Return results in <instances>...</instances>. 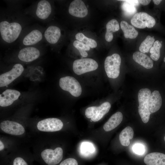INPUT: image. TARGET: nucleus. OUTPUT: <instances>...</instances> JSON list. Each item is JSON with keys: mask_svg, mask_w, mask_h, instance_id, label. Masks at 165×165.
<instances>
[{"mask_svg": "<svg viewBox=\"0 0 165 165\" xmlns=\"http://www.w3.org/2000/svg\"><path fill=\"white\" fill-rule=\"evenodd\" d=\"M22 30L21 25L16 21L6 19L0 21V35L2 40L5 42L10 43L16 41Z\"/></svg>", "mask_w": 165, "mask_h": 165, "instance_id": "f257e3e1", "label": "nucleus"}, {"mask_svg": "<svg viewBox=\"0 0 165 165\" xmlns=\"http://www.w3.org/2000/svg\"><path fill=\"white\" fill-rule=\"evenodd\" d=\"M151 94L150 90L147 88L141 89L138 94V113L144 123H148L149 119L150 112L148 108V100Z\"/></svg>", "mask_w": 165, "mask_h": 165, "instance_id": "f03ea898", "label": "nucleus"}, {"mask_svg": "<svg viewBox=\"0 0 165 165\" xmlns=\"http://www.w3.org/2000/svg\"><path fill=\"white\" fill-rule=\"evenodd\" d=\"M121 63V57L117 53H114L106 57L105 61L104 67L108 77L115 79L118 77L120 73Z\"/></svg>", "mask_w": 165, "mask_h": 165, "instance_id": "7ed1b4c3", "label": "nucleus"}, {"mask_svg": "<svg viewBox=\"0 0 165 165\" xmlns=\"http://www.w3.org/2000/svg\"><path fill=\"white\" fill-rule=\"evenodd\" d=\"M59 84L62 89L69 92L74 97H78L81 94L82 89L81 85L73 77L67 76L61 78Z\"/></svg>", "mask_w": 165, "mask_h": 165, "instance_id": "20e7f679", "label": "nucleus"}, {"mask_svg": "<svg viewBox=\"0 0 165 165\" xmlns=\"http://www.w3.org/2000/svg\"><path fill=\"white\" fill-rule=\"evenodd\" d=\"M98 67L97 62L90 58H85L75 60L73 64V69L77 75L94 71Z\"/></svg>", "mask_w": 165, "mask_h": 165, "instance_id": "39448f33", "label": "nucleus"}, {"mask_svg": "<svg viewBox=\"0 0 165 165\" xmlns=\"http://www.w3.org/2000/svg\"><path fill=\"white\" fill-rule=\"evenodd\" d=\"M111 107L108 102L103 103L99 106H92L87 108L85 111L86 117L92 121L96 122L101 119L109 112Z\"/></svg>", "mask_w": 165, "mask_h": 165, "instance_id": "423d86ee", "label": "nucleus"}, {"mask_svg": "<svg viewBox=\"0 0 165 165\" xmlns=\"http://www.w3.org/2000/svg\"><path fill=\"white\" fill-rule=\"evenodd\" d=\"M131 23L139 28H152L156 24L154 18L147 13L140 12L134 14L131 19Z\"/></svg>", "mask_w": 165, "mask_h": 165, "instance_id": "0eeeda50", "label": "nucleus"}, {"mask_svg": "<svg viewBox=\"0 0 165 165\" xmlns=\"http://www.w3.org/2000/svg\"><path fill=\"white\" fill-rule=\"evenodd\" d=\"M41 155L43 161L47 165H56L62 160L63 151L59 147L54 150L47 149L42 151Z\"/></svg>", "mask_w": 165, "mask_h": 165, "instance_id": "6e6552de", "label": "nucleus"}, {"mask_svg": "<svg viewBox=\"0 0 165 165\" xmlns=\"http://www.w3.org/2000/svg\"><path fill=\"white\" fill-rule=\"evenodd\" d=\"M24 70L23 66L20 64H15L9 71L0 75V87L6 86L18 77Z\"/></svg>", "mask_w": 165, "mask_h": 165, "instance_id": "1a4fd4ad", "label": "nucleus"}, {"mask_svg": "<svg viewBox=\"0 0 165 165\" xmlns=\"http://www.w3.org/2000/svg\"><path fill=\"white\" fill-rule=\"evenodd\" d=\"M63 125V123L60 119L52 118L39 121L37 124V127L41 131L52 132L60 130Z\"/></svg>", "mask_w": 165, "mask_h": 165, "instance_id": "9d476101", "label": "nucleus"}, {"mask_svg": "<svg viewBox=\"0 0 165 165\" xmlns=\"http://www.w3.org/2000/svg\"><path fill=\"white\" fill-rule=\"evenodd\" d=\"M0 127L3 132L14 135H20L25 132L24 128L21 124L9 120H6L1 122Z\"/></svg>", "mask_w": 165, "mask_h": 165, "instance_id": "9b49d317", "label": "nucleus"}, {"mask_svg": "<svg viewBox=\"0 0 165 165\" xmlns=\"http://www.w3.org/2000/svg\"><path fill=\"white\" fill-rule=\"evenodd\" d=\"M68 12L74 16L83 18L88 14V9L84 2L81 0H75L70 4Z\"/></svg>", "mask_w": 165, "mask_h": 165, "instance_id": "f8f14e48", "label": "nucleus"}, {"mask_svg": "<svg viewBox=\"0 0 165 165\" xmlns=\"http://www.w3.org/2000/svg\"><path fill=\"white\" fill-rule=\"evenodd\" d=\"M38 49L34 47H28L20 50L18 55V58L25 62L33 61L38 58L40 55Z\"/></svg>", "mask_w": 165, "mask_h": 165, "instance_id": "ddd939ff", "label": "nucleus"}, {"mask_svg": "<svg viewBox=\"0 0 165 165\" xmlns=\"http://www.w3.org/2000/svg\"><path fill=\"white\" fill-rule=\"evenodd\" d=\"M50 3L47 0H42L38 3L35 10V14L39 19L42 20L47 19L52 12Z\"/></svg>", "mask_w": 165, "mask_h": 165, "instance_id": "4468645a", "label": "nucleus"}, {"mask_svg": "<svg viewBox=\"0 0 165 165\" xmlns=\"http://www.w3.org/2000/svg\"><path fill=\"white\" fill-rule=\"evenodd\" d=\"M20 92L17 90L7 89L0 95V105L5 107L12 105L20 95Z\"/></svg>", "mask_w": 165, "mask_h": 165, "instance_id": "2eb2a0df", "label": "nucleus"}, {"mask_svg": "<svg viewBox=\"0 0 165 165\" xmlns=\"http://www.w3.org/2000/svg\"><path fill=\"white\" fill-rule=\"evenodd\" d=\"M61 35V31L59 27L51 25L48 27L45 31L44 36L48 42L53 44L57 42Z\"/></svg>", "mask_w": 165, "mask_h": 165, "instance_id": "dca6fc26", "label": "nucleus"}, {"mask_svg": "<svg viewBox=\"0 0 165 165\" xmlns=\"http://www.w3.org/2000/svg\"><path fill=\"white\" fill-rule=\"evenodd\" d=\"M144 161L146 165H165V154L153 152L147 154Z\"/></svg>", "mask_w": 165, "mask_h": 165, "instance_id": "f3484780", "label": "nucleus"}, {"mask_svg": "<svg viewBox=\"0 0 165 165\" xmlns=\"http://www.w3.org/2000/svg\"><path fill=\"white\" fill-rule=\"evenodd\" d=\"M42 38L43 35L41 31L38 29H34L24 37L22 43L26 46L34 45L40 42Z\"/></svg>", "mask_w": 165, "mask_h": 165, "instance_id": "a211bd4d", "label": "nucleus"}, {"mask_svg": "<svg viewBox=\"0 0 165 165\" xmlns=\"http://www.w3.org/2000/svg\"><path fill=\"white\" fill-rule=\"evenodd\" d=\"M162 99L159 92L157 90L153 91L150 95L148 100V108L150 112L154 113L161 108Z\"/></svg>", "mask_w": 165, "mask_h": 165, "instance_id": "6ab92c4d", "label": "nucleus"}, {"mask_svg": "<svg viewBox=\"0 0 165 165\" xmlns=\"http://www.w3.org/2000/svg\"><path fill=\"white\" fill-rule=\"evenodd\" d=\"M134 61L145 68L149 69L153 65V61L148 56L139 51L134 53L133 55Z\"/></svg>", "mask_w": 165, "mask_h": 165, "instance_id": "aec40b11", "label": "nucleus"}, {"mask_svg": "<svg viewBox=\"0 0 165 165\" xmlns=\"http://www.w3.org/2000/svg\"><path fill=\"white\" fill-rule=\"evenodd\" d=\"M123 119L122 113L118 112L113 114L103 126L106 131H110L116 128L121 123Z\"/></svg>", "mask_w": 165, "mask_h": 165, "instance_id": "412c9836", "label": "nucleus"}, {"mask_svg": "<svg viewBox=\"0 0 165 165\" xmlns=\"http://www.w3.org/2000/svg\"><path fill=\"white\" fill-rule=\"evenodd\" d=\"M106 28L105 39L107 41L110 42L113 38V33L118 31L119 29V24L118 21L115 19L110 20L106 24Z\"/></svg>", "mask_w": 165, "mask_h": 165, "instance_id": "4be33fe9", "label": "nucleus"}, {"mask_svg": "<svg viewBox=\"0 0 165 165\" xmlns=\"http://www.w3.org/2000/svg\"><path fill=\"white\" fill-rule=\"evenodd\" d=\"M121 29L126 38L134 39L136 38L138 34V32L134 27L129 24L125 21H122L120 24Z\"/></svg>", "mask_w": 165, "mask_h": 165, "instance_id": "5701e85b", "label": "nucleus"}, {"mask_svg": "<svg viewBox=\"0 0 165 165\" xmlns=\"http://www.w3.org/2000/svg\"><path fill=\"white\" fill-rule=\"evenodd\" d=\"M134 132L130 127H125L121 132L119 135V140L121 144L124 146H127L130 144V140L134 136Z\"/></svg>", "mask_w": 165, "mask_h": 165, "instance_id": "b1692460", "label": "nucleus"}, {"mask_svg": "<svg viewBox=\"0 0 165 165\" xmlns=\"http://www.w3.org/2000/svg\"><path fill=\"white\" fill-rule=\"evenodd\" d=\"M155 40L154 36L152 37L150 35L147 36L139 47L140 51L144 53H148L153 44Z\"/></svg>", "mask_w": 165, "mask_h": 165, "instance_id": "393cba45", "label": "nucleus"}, {"mask_svg": "<svg viewBox=\"0 0 165 165\" xmlns=\"http://www.w3.org/2000/svg\"><path fill=\"white\" fill-rule=\"evenodd\" d=\"M162 42V41L160 42L159 40H156L154 42L153 46L150 50V57L154 61H157L160 58Z\"/></svg>", "mask_w": 165, "mask_h": 165, "instance_id": "a878e982", "label": "nucleus"}, {"mask_svg": "<svg viewBox=\"0 0 165 165\" xmlns=\"http://www.w3.org/2000/svg\"><path fill=\"white\" fill-rule=\"evenodd\" d=\"M76 39L85 44L91 48H96L97 46L96 41L91 38H88L82 33H78L75 35Z\"/></svg>", "mask_w": 165, "mask_h": 165, "instance_id": "bb28decb", "label": "nucleus"}, {"mask_svg": "<svg viewBox=\"0 0 165 165\" xmlns=\"http://www.w3.org/2000/svg\"><path fill=\"white\" fill-rule=\"evenodd\" d=\"M73 45L78 50L82 57H86L87 56L88 53L86 51L90 50V47L89 46L78 40H75L74 42Z\"/></svg>", "mask_w": 165, "mask_h": 165, "instance_id": "cd10ccee", "label": "nucleus"}, {"mask_svg": "<svg viewBox=\"0 0 165 165\" xmlns=\"http://www.w3.org/2000/svg\"><path fill=\"white\" fill-rule=\"evenodd\" d=\"M122 5V8L125 13L127 15L130 16L134 14L136 12L137 9L134 5L128 3L125 0Z\"/></svg>", "mask_w": 165, "mask_h": 165, "instance_id": "c85d7f7f", "label": "nucleus"}, {"mask_svg": "<svg viewBox=\"0 0 165 165\" xmlns=\"http://www.w3.org/2000/svg\"><path fill=\"white\" fill-rule=\"evenodd\" d=\"M81 152L84 155H87L90 153H92L94 152V148L93 145L89 142L83 143L81 147Z\"/></svg>", "mask_w": 165, "mask_h": 165, "instance_id": "c756f323", "label": "nucleus"}, {"mask_svg": "<svg viewBox=\"0 0 165 165\" xmlns=\"http://www.w3.org/2000/svg\"><path fill=\"white\" fill-rule=\"evenodd\" d=\"M132 149L134 153L138 155L143 154L145 152L144 146L141 144L134 145L132 147Z\"/></svg>", "mask_w": 165, "mask_h": 165, "instance_id": "7c9ffc66", "label": "nucleus"}, {"mask_svg": "<svg viewBox=\"0 0 165 165\" xmlns=\"http://www.w3.org/2000/svg\"><path fill=\"white\" fill-rule=\"evenodd\" d=\"M59 165H78V163L75 159L68 158L62 161Z\"/></svg>", "mask_w": 165, "mask_h": 165, "instance_id": "2f4dec72", "label": "nucleus"}, {"mask_svg": "<svg viewBox=\"0 0 165 165\" xmlns=\"http://www.w3.org/2000/svg\"><path fill=\"white\" fill-rule=\"evenodd\" d=\"M128 3L134 5L135 7L138 6L139 4L138 0H125Z\"/></svg>", "mask_w": 165, "mask_h": 165, "instance_id": "473e14b6", "label": "nucleus"}, {"mask_svg": "<svg viewBox=\"0 0 165 165\" xmlns=\"http://www.w3.org/2000/svg\"><path fill=\"white\" fill-rule=\"evenodd\" d=\"M139 3L143 6H146L148 5L151 0H138Z\"/></svg>", "mask_w": 165, "mask_h": 165, "instance_id": "72a5a7b5", "label": "nucleus"}, {"mask_svg": "<svg viewBox=\"0 0 165 165\" xmlns=\"http://www.w3.org/2000/svg\"><path fill=\"white\" fill-rule=\"evenodd\" d=\"M152 1L154 4L158 5L162 1L161 0H153Z\"/></svg>", "mask_w": 165, "mask_h": 165, "instance_id": "f704fd0d", "label": "nucleus"}, {"mask_svg": "<svg viewBox=\"0 0 165 165\" xmlns=\"http://www.w3.org/2000/svg\"><path fill=\"white\" fill-rule=\"evenodd\" d=\"M4 148V145L2 142L0 140V150H2Z\"/></svg>", "mask_w": 165, "mask_h": 165, "instance_id": "c9c22d12", "label": "nucleus"}, {"mask_svg": "<svg viewBox=\"0 0 165 165\" xmlns=\"http://www.w3.org/2000/svg\"><path fill=\"white\" fill-rule=\"evenodd\" d=\"M163 60H164V62H165V57H164V59Z\"/></svg>", "mask_w": 165, "mask_h": 165, "instance_id": "e433bc0d", "label": "nucleus"}, {"mask_svg": "<svg viewBox=\"0 0 165 165\" xmlns=\"http://www.w3.org/2000/svg\"><path fill=\"white\" fill-rule=\"evenodd\" d=\"M164 141H165V137H164Z\"/></svg>", "mask_w": 165, "mask_h": 165, "instance_id": "4c0bfd02", "label": "nucleus"}]
</instances>
